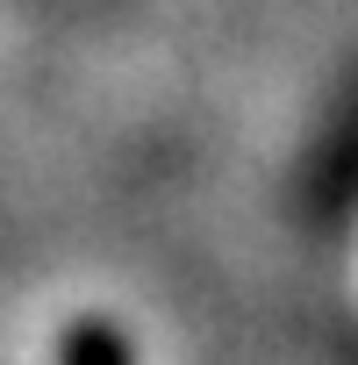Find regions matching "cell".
Here are the masks:
<instances>
[{"mask_svg": "<svg viewBox=\"0 0 358 365\" xmlns=\"http://www.w3.org/2000/svg\"><path fill=\"white\" fill-rule=\"evenodd\" d=\"M65 365H122V344L101 329V322H86L79 336H72V351H65Z\"/></svg>", "mask_w": 358, "mask_h": 365, "instance_id": "obj_1", "label": "cell"}]
</instances>
